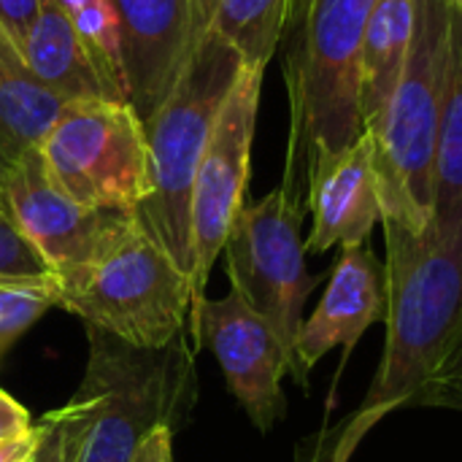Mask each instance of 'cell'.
Masks as SVG:
<instances>
[{
  "instance_id": "21",
  "label": "cell",
  "mask_w": 462,
  "mask_h": 462,
  "mask_svg": "<svg viewBox=\"0 0 462 462\" xmlns=\"http://www.w3.org/2000/svg\"><path fill=\"white\" fill-rule=\"evenodd\" d=\"M60 298V282H0V363Z\"/></svg>"
},
{
  "instance_id": "7",
  "label": "cell",
  "mask_w": 462,
  "mask_h": 462,
  "mask_svg": "<svg viewBox=\"0 0 462 462\" xmlns=\"http://www.w3.org/2000/svg\"><path fill=\"white\" fill-rule=\"evenodd\" d=\"M303 206L290 179L257 203L236 214L225 260L233 290L276 330L290 355L295 376V344L303 328V306L322 282L306 271V241L300 236Z\"/></svg>"
},
{
  "instance_id": "27",
  "label": "cell",
  "mask_w": 462,
  "mask_h": 462,
  "mask_svg": "<svg viewBox=\"0 0 462 462\" xmlns=\"http://www.w3.org/2000/svg\"><path fill=\"white\" fill-rule=\"evenodd\" d=\"M130 462H173V430L171 428H157L149 433Z\"/></svg>"
},
{
  "instance_id": "2",
  "label": "cell",
  "mask_w": 462,
  "mask_h": 462,
  "mask_svg": "<svg viewBox=\"0 0 462 462\" xmlns=\"http://www.w3.org/2000/svg\"><path fill=\"white\" fill-rule=\"evenodd\" d=\"M449 73V0H414L411 43L384 114L365 130L382 219L422 233L436 211V157Z\"/></svg>"
},
{
  "instance_id": "3",
  "label": "cell",
  "mask_w": 462,
  "mask_h": 462,
  "mask_svg": "<svg viewBox=\"0 0 462 462\" xmlns=\"http://www.w3.org/2000/svg\"><path fill=\"white\" fill-rule=\"evenodd\" d=\"M244 70L241 54L208 30L162 108L143 122L149 192L135 208L141 227L192 282V189L214 122Z\"/></svg>"
},
{
  "instance_id": "10",
  "label": "cell",
  "mask_w": 462,
  "mask_h": 462,
  "mask_svg": "<svg viewBox=\"0 0 462 462\" xmlns=\"http://www.w3.org/2000/svg\"><path fill=\"white\" fill-rule=\"evenodd\" d=\"M260 68H246L238 73L203 152L195 189H192V314L195 319L200 303L206 300V284L217 257L225 249L230 225L241 206L246 203L252 141L260 111L263 89Z\"/></svg>"
},
{
  "instance_id": "9",
  "label": "cell",
  "mask_w": 462,
  "mask_h": 462,
  "mask_svg": "<svg viewBox=\"0 0 462 462\" xmlns=\"http://www.w3.org/2000/svg\"><path fill=\"white\" fill-rule=\"evenodd\" d=\"M0 203L24 238L49 263L60 290L73 287L133 222V211L76 203L51 176L41 149L0 171Z\"/></svg>"
},
{
  "instance_id": "28",
  "label": "cell",
  "mask_w": 462,
  "mask_h": 462,
  "mask_svg": "<svg viewBox=\"0 0 462 462\" xmlns=\"http://www.w3.org/2000/svg\"><path fill=\"white\" fill-rule=\"evenodd\" d=\"M35 447H38V425L27 439L14 441V444H3L0 447V462H30Z\"/></svg>"
},
{
  "instance_id": "11",
  "label": "cell",
  "mask_w": 462,
  "mask_h": 462,
  "mask_svg": "<svg viewBox=\"0 0 462 462\" xmlns=\"http://www.w3.org/2000/svg\"><path fill=\"white\" fill-rule=\"evenodd\" d=\"M195 341H203L257 430L268 433L284 414L282 379L290 374V355L276 330L236 292L206 298L189 322Z\"/></svg>"
},
{
  "instance_id": "23",
  "label": "cell",
  "mask_w": 462,
  "mask_h": 462,
  "mask_svg": "<svg viewBox=\"0 0 462 462\" xmlns=\"http://www.w3.org/2000/svg\"><path fill=\"white\" fill-rule=\"evenodd\" d=\"M411 409H449L462 414V311L436 371L414 395Z\"/></svg>"
},
{
  "instance_id": "31",
  "label": "cell",
  "mask_w": 462,
  "mask_h": 462,
  "mask_svg": "<svg viewBox=\"0 0 462 462\" xmlns=\"http://www.w3.org/2000/svg\"><path fill=\"white\" fill-rule=\"evenodd\" d=\"M0 208H3V203H0Z\"/></svg>"
},
{
  "instance_id": "17",
  "label": "cell",
  "mask_w": 462,
  "mask_h": 462,
  "mask_svg": "<svg viewBox=\"0 0 462 462\" xmlns=\"http://www.w3.org/2000/svg\"><path fill=\"white\" fill-rule=\"evenodd\" d=\"M414 24V0H376L357 60V108L368 130L387 108L406 65Z\"/></svg>"
},
{
  "instance_id": "25",
  "label": "cell",
  "mask_w": 462,
  "mask_h": 462,
  "mask_svg": "<svg viewBox=\"0 0 462 462\" xmlns=\"http://www.w3.org/2000/svg\"><path fill=\"white\" fill-rule=\"evenodd\" d=\"M41 8H43V0H0V30L16 46H22Z\"/></svg>"
},
{
  "instance_id": "22",
  "label": "cell",
  "mask_w": 462,
  "mask_h": 462,
  "mask_svg": "<svg viewBox=\"0 0 462 462\" xmlns=\"http://www.w3.org/2000/svg\"><path fill=\"white\" fill-rule=\"evenodd\" d=\"M89 428V409L73 395L62 409L49 411L38 422V447L30 462H84Z\"/></svg>"
},
{
  "instance_id": "24",
  "label": "cell",
  "mask_w": 462,
  "mask_h": 462,
  "mask_svg": "<svg viewBox=\"0 0 462 462\" xmlns=\"http://www.w3.org/2000/svg\"><path fill=\"white\" fill-rule=\"evenodd\" d=\"M0 282H57L49 263L0 208Z\"/></svg>"
},
{
  "instance_id": "29",
  "label": "cell",
  "mask_w": 462,
  "mask_h": 462,
  "mask_svg": "<svg viewBox=\"0 0 462 462\" xmlns=\"http://www.w3.org/2000/svg\"><path fill=\"white\" fill-rule=\"evenodd\" d=\"M200 5H203V11H206L208 16H214V0H200Z\"/></svg>"
},
{
  "instance_id": "12",
  "label": "cell",
  "mask_w": 462,
  "mask_h": 462,
  "mask_svg": "<svg viewBox=\"0 0 462 462\" xmlns=\"http://www.w3.org/2000/svg\"><path fill=\"white\" fill-rule=\"evenodd\" d=\"M119 19L127 97L149 122L181 81L211 16L200 0H111Z\"/></svg>"
},
{
  "instance_id": "26",
  "label": "cell",
  "mask_w": 462,
  "mask_h": 462,
  "mask_svg": "<svg viewBox=\"0 0 462 462\" xmlns=\"http://www.w3.org/2000/svg\"><path fill=\"white\" fill-rule=\"evenodd\" d=\"M35 430L30 411L16 403L5 390H0V447L27 439Z\"/></svg>"
},
{
  "instance_id": "14",
  "label": "cell",
  "mask_w": 462,
  "mask_h": 462,
  "mask_svg": "<svg viewBox=\"0 0 462 462\" xmlns=\"http://www.w3.org/2000/svg\"><path fill=\"white\" fill-rule=\"evenodd\" d=\"M309 165V208L314 217L306 252L322 254L333 246H363L382 222L371 138L363 133L336 154H319Z\"/></svg>"
},
{
  "instance_id": "19",
  "label": "cell",
  "mask_w": 462,
  "mask_h": 462,
  "mask_svg": "<svg viewBox=\"0 0 462 462\" xmlns=\"http://www.w3.org/2000/svg\"><path fill=\"white\" fill-rule=\"evenodd\" d=\"M462 195V11L449 0V73L436 157V203Z\"/></svg>"
},
{
  "instance_id": "8",
  "label": "cell",
  "mask_w": 462,
  "mask_h": 462,
  "mask_svg": "<svg viewBox=\"0 0 462 462\" xmlns=\"http://www.w3.org/2000/svg\"><path fill=\"white\" fill-rule=\"evenodd\" d=\"M41 154L57 184L87 208L135 214L149 192L146 130L130 103H70Z\"/></svg>"
},
{
  "instance_id": "18",
  "label": "cell",
  "mask_w": 462,
  "mask_h": 462,
  "mask_svg": "<svg viewBox=\"0 0 462 462\" xmlns=\"http://www.w3.org/2000/svg\"><path fill=\"white\" fill-rule=\"evenodd\" d=\"M292 8L295 0H214L211 30L241 54L246 68L265 70Z\"/></svg>"
},
{
  "instance_id": "13",
  "label": "cell",
  "mask_w": 462,
  "mask_h": 462,
  "mask_svg": "<svg viewBox=\"0 0 462 462\" xmlns=\"http://www.w3.org/2000/svg\"><path fill=\"white\" fill-rule=\"evenodd\" d=\"M387 268L363 246H344L328 290L309 319H303L295 344V379L303 384L306 374L336 346L349 355L365 330L387 319Z\"/></svg>"
},
{
  "instance_id": "1",
  "label": "cell",
  "mask_w": 462,
  "mask_h": 462,
  "mask_svg": "<svg viewBox=\"0 0 462 462\" xmlns=\"http://www.w3.org/2000/svg\"><path fill=\"white\" fill-rule=\"evenodd\" d=\"M387 241V344L363 406L336 436L330 462H349L363 436L436 371L462 311V195L436 203L422 233L382 219Z\"/></svg>"
},
{
  "instance_id": "6",
  "label": "cell",
  "mask_w": 462,
  "mask_h": 462,
  "mask_svg": "<svg viewBox=\"0 0 462 462\" xmlns=\"http://www.w3.org/2000/svg\"><path fill=\"white\" fill-rule=\"evenodd\" d=\"M60 306L130 346L160 349L187 333L192 282L133 217L84 279L62 290Z\"/></svg>"
},
{
  "instance_id": "4",
  "label": "cell",
  "mask_w": 462,
  "mask_h": 462,
  "mask_svg": "<svg viewBox=\"0 0 462 462\" xmlns=\"http://www.w3.org/2000/svg\"><path fill=\"white\" fill-rule=\"evenodd\" d=\"M187 333L168 346L138 349L87 328L89 360L76 393L92 420L84 462H130L149 433L157 428L176 433L187 422L198 395Z\"/></svg>"
},
{
  "instance_id": "5",
  "label": "cell",
  "mask_w": 462,
  "mask_h": 462,
  "mask_svg": "<svg viewBox=\"0 0 462 462\" xmlns=\"http://www.w3.org/2000/svg\"><path fill=\"white\" fill-rule=\"evenodd\" d=\"M376 0H295L298 35L287 57L292 103L290 160L352 146L365 130L357 108L360 43Z\"/></svg>"
},
{
  "instance_id": "30",
  "label": "cell",
  "mask_w": 462,
  "mask_h": 462,
  "mask_svg": "<svg viewBox=\"0 0 462 462\" xmlns=\"http://www.w3.org/2000/svg\"><path fill=\"white\" fill-rule=\"evenodd\" d=\"M452 3H455V5H457V8L462 11V0H452Z\"/></svg>"
},
{
  "instance_id": "16",
  "label": "cell",
  "mask_w": 462,
  "mask_h": 462,
  "mask_svg": "<svg viewBox=\"0 0 462 462\" xmlns=\"http://www.w3.org/2000/svg\"><path fill=\"white\" fill-rule=\"evenodd\" d=\"M70 103L51 92L0 30V171L30 149H41Z\"/></svg>"
},
{
  "instance_id": "15",
  "label": "cell",
  "mask_w": 462,
  "mask_h": 462,
  "mask_svg": "<svg viewBox=\"0 0 462 462\" xmlns=\"http://www.w3.org/2000/svg\"><path fill=\"white\" fill-rule=\"evenodd\" d=\"M30 70L62 100H116L127 103L100 73L89 49L73 30L68 14L57 0H43L38 19L19 46Z\"/></svg>"
},
{
  "instance_id": "20",
  "label": "cell",
  "mask_w": 462,
  "mask_h": 462,
  "mask_svg": "<svg viewBox=\"0 0 462 462\" xmlns=\"http://www.w3.org/2000/svg\"><path fill=\"white\" fill-rule=\"evenodd\" d=\"M68 14L73 30L89 49L95 65L106 76V81L130 103L127 81L122 68V46H119V19L111 0H57Z\"/></svg>"
}]
</instances>
